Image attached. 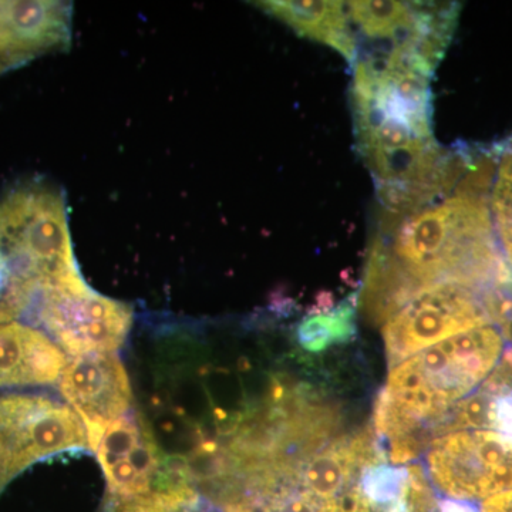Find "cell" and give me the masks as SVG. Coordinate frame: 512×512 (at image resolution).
I'll return each mask as SVG.
<instances>
[{
    "label": "cell",
    "instance_id": "obj_6",
    "mask_svg": "<svg viewBox=\"0 0 512 512\" xmlns=\"http://www.w3.org/2000/svg\"><path fill=\"white\" fill-rule=\"evenodd\" d=\"M26 319L77 357L120 349L133 325V309L94 291L77 271L46 288Z\"/></svg>",
    "mask_w": 512,
    "mask_h": 512
},
{
    "label": "cell",
    "instance_id": "obj_20",
    "mask_svg": "<svg viewBox=\"0 0 512 512\" xmlns=\"http://www.w3.org/2000/svg\"><path fill=\"white\" fill-rule=\"evenodd\" d=\"M503 336L505 346L512 348V309L507 313V316L497 326Z\"/></svg>",
    "mask_w": 512,
    "mask_h": 512
},
{
    "label": "cell",
    "instance_id": "obj_18",
    "mask_svg": "<svg viewBox=\"0 0 512 512\" xmlns=\"http://www.w3.org/2000/svg\"><path fill=\"white\" fill-rule=\"evenodd\" d=\"M410 473V505L409 512H440L439 498L434 495L429 478L419 464L409 467Z\"/></svg>",
    "mask_w": 512,
    "mask_h": 512
},
{
    "label": "cell",
    "instance_id": "obj_13",
    "mask_svg": "<svg viewBox=\"0 0 512 512\" xmlns=\"http://www.w3.org/2000/svg\"><path fill=\"white\" fill-rule=\"evenodd\" d=\"M463 430L495 431L512 440V348L505 346L491 375L448 410L433 439Z\"/></svg>",
    "mask_w": 512,
    "mask_h": 512
},
{
    "label": "cell",
    "instance_id": "obj_12",
    "mask_svg": "<svg viewBox=\"0 0 512 512\" xmlns=\"http://www.w3.org/2000/svg\"><path fill=\"white\" fill-rule=\"evenodd\" d=\"M66 355L45 332L0 323V389H43L59 382Z\"/></svg>",
    "mask_w": 512,
    "mask_h": 512
},
{
    "label": "cell",
    "instance_id": "obj_4",
    "mask_svg": "<svg viewBox=\"0 0 512 512\" xmlns=\"http://www.w3.org/2000/svg\"><path fill=\"white\" fill-rule=\"evenodd\" d=\"M77 271L62 192L42 181L6 192L0 200V323L26 318L46 288Z\"/></svg>",
    "mask_w": 512,
    "mask_h": 512
},
{
    "label": "cell",
    "instance_id": "obj_14",
    "mask_svg": "<svg viewBox=\"0 0 512 512\" xmlns=\"http://www.w3.org/2000/svg\"><path fill=\"white\" fill-rule=\"evenodd\" d=\"M259 8L298 35L332 47L349 64H356L359 57L357 33L350 22L346 3L332 0H308V2H259Z\"/></svg>",
    "mask_w": 512,
    "mask_h": 512
},
{
    "label": "cell",
    "instance_id": "obj_19",
    "mask_svg": "<svg viewBox=\"0 0 512 512\" xmlns=\"http://www.w3.org/2000/svg\"><path fill=\"white\" fill-rule=\"evenodd\" d=\"M480 512H512V490L484 500Z\"/></svg>",
    "mask_w": 512,
    "mask_h": 512
},
{
    "label": "cell",
    "instance_id": "obj_3",
    "mask_svg": "<svg viewBox=\"0 0 512 512\" xmlns=\"http://www.w3.org/2000/svg\"><path fill=\"white\" fill-rule=\"evenodd\" d=\"M434 70L426 57L404 45L357 59L352 83L356 148L375 181L403 180L439 150L430 89Z\"/></svg>",
    "mask_w": 512,
    "mask_h": 512
},
{
    "label": "cell",
    "instance_id": "obj_8",
    "mask_svg": "<svg viewBox=\"0 0 512 512\" xmlns=\"http://www.w3.org/2000/svg\"><path fill=\"white\" fill-rule=\"evenodd\" d=\"M491 325L483 293L456 284L439 285L421 293L384 322V350L390 370L423 350Z\"/></svg>",
    "mask_w": 512,
    "mask_h": 512
},
{
    "label": "cell",
    "instance_id": "obj_9",
    "mask_svg": "<svg viewBox=\"0 0 512 512\" xmlns=\"http://www.w3.org/2000/svg\"><path fill=\"white\" fill-rule=\"evenodd\" d=\"M59 389L82 419L92 450L101 433L133 409L130 380L114 353L74 357L64 366Z\"/></svg>",
    "mask_w": 512,
    "mask_h": 512
},
{
    "label": "cell",
    "instance_id": "obj_15",
    "mask_svg": "<svg viewBox=\"0 0 512 512\" xmlns=\"http://www.w3.org/2000/svg\"><path fill=\"white\" fill-rule=\"evenodd\" d=\"M357 296H349L328 312L306 316L296 328V346L303 352L319 355L333 346L346 345L356 336Z\"/></svg>",
    "mask_w": 512,
    "mask_h": 512
},
{
    "label": "cell",
    "instance_id": "obj_2",
    "mask_svg": "<svg viewBox=\"0 0 512 512\" xmlns=\"http://www.w3.org/2000/svg\"><path fill=\"white\" fill-rule=\"evenodd\" d=\"M505 343L494 325L443 340L390 370L376 397L373 431L387 463H413L448 410L491 375Z\"/></svg>",
    "mask_w": 512,
    "mask_h": 512
},
{
    "label": "cell",
    "instance_id": "obj_7",
    "mask_svg": "<svg viewBox=\"0 0 512 512\" xmlns=\"http://www.w3.org/2000/svg\"><path fill=\"white\" fill-rule=\"evenodd\" d=\"M429 481L451 500H487L512 490V440L490 430H463L431 441Z\"/></svg>",
    "mask_w": 512,
    "mask_h": 512
},
{
    "label": "cell",
    "instance_id": "obj_5",
    "mask_svg": "<svg viewBox=\"0 0 512 512\" xmlns=\"http://www.w3.org/2000/svg\"><path fill=\"white\" fill-rule=\"evenodd\" d=\"M89 447L72 407L42 389H0V494L33 464Z\"/></svg>",
    "mask_w": 512,
    "mask_h": 512
},
{
    "label": "cell",
    "instance_id": "obj_17",
    "mask_svg": "<svg viewBox=\"0 0 512 512\" xmlns=\"http://www.w3.org/2000/svg\"><path fill=\"white\" fill-rule=\"evenodd\" d=\"M104 512H205L204 501L190 484L174 483L160 490L127 498L107 501Z\"/></svg>",
    "mask_w": 512,
    "mask_h": 512
},
{
    "label": "cell",
    "instance_id": "obj_16",
    "mask_svg": "<svg viewBox=\"0 0 512 512\" xmlns=\"http://www.w3.org/2000/svg\"><path fill=\"white\" fill-rule=\"evenodd\" d=\"M488 204L498 244L512 274V138L498 144L497 167Z\"/></svg>",
    "mask_w": 512,
    "mask_h": 512
},
{
    "label": "cell",
    "instance_id": "obj_1",
    "mask_svg": "<svg viewBox=\"0 0 512 512\" xmlns=\"http://www.w3.org/2000/svg\"><path fill=\"white\" fill-rule=\"evenodd\" d=\"M490 194L460 181L456 190L423 210L382 220L367 254L357 308L383 325L421 293L456 284L484 293L512 282L493 218Z\"/></svg>",
    "mask_w": 512,
    "mask_h": 512
},
{
    "label": "cell",
    "instance_id": "obj_10",
    "mask_svg": "<svg viewBox=\"0 0 512 512\" xmlns=\"http://www.w3.org/2000/svg\"><path fill=\"white\" fill-rule=\"evenodd\" d=\"M93 451L106 476L110 500H127L156 490L165 471L156 437L134 409L101 433Z\"/></svg>",
    "mask_w": 512,
    "mask_h": 512
},
{
    "label": "cell",
    "instance_id": "obj_21",
    "mask_svg": "<svg viewBox=\"0 0 512 512\" xmlns=\"http://www.w3.org/2000/svg\"><path fill=\"white\" fill-rule=\"evenodd\" d=\"M3 72H5V67H3L2 64H0V74H2Z\"/></svg>",
    "mask_w": 512,
    "mask_h": 512
},
{
    "label": "cell",
    "instance_id": "obj_11",
    "mask_svg": "<svg viewBox=\"0 0 512 512\" xmlns=\"http://www.w3.org/2000/svg\"><path fill=\"white\" fill-rule=\"evenodd\" d=\"M72 40V5L53 0L0 2V64L16 69Z\"/></svg>",
    "mask_w": 512,
    "mask_h": 512
}]
</instances>
